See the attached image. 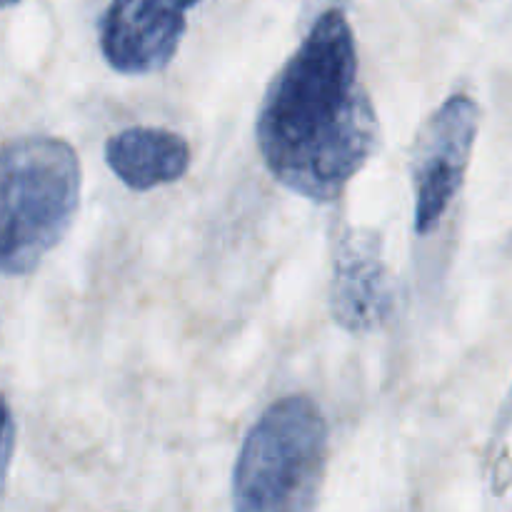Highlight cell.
<instances>
[{
    "label": "cell",
    "instance_id": "6da1fadb",
    "mask_svg": "<svg viewBox=\"0 0 512 512\" xmlns=\"http://www.w3.org/2000/svg\"><path fill=\"white\" fill-rule=\"evenodd\" d=\"M258 148L280 185L333 203L378 148V115L360 80L358 48L340 5L323 10L285 60L258 110Z\"/></svg>",
    "mask_w": 512,
    "mask_h": 512
},
{
    "label": "cell",
    "instance_id": "7a4b0ae2",
    "mask_svg": "<svg viewBox=\"0 0 512 512\" xmlns=\"http://www.w3.org/2000/svg\"><path fill=\"white\" fill-rule=\"evenodd\" d=\"M328 423L308 395L270 405L233 470V512H315L328 468Z\"/></svg>",
    "mask_w": 512,
    "mask_h": 512
},
{
    "label": "cell",
    "instance_id": "3957f363",
    "mask_svg": "<svg viewBox=\"0 0 512 512\" xmlns=\"http://www.w3.org/2000/svg\"><path fill=\"white\" fill-rule=\"evenodd\" d=\"M0 265L23 278L63 240L80 203V163L73 145L53 135H25L3 150Z\"/></svg>",
    "mask_w": 512,
    "mask_h": 512
},
{
    "label": "cell",
    "instance_id": "277c9868",
    "mask_svg": "<svg viewBox=\"0 0 512 512\" xmlns=\"http://www.w3.org/2000/svg\"><path fill=\"white\" fill-rule=\"evenodd\" d=\"M478 125V103L470 95L455 93L420 128L410 155L415 230L420 235L433 233L463 188Z\"/></svg>",
    "mask_w": 512,
    "mask_h": 512
},
{
    "label": "cell",
    "instance_id": "5b68a950",
    "mask_svg": "<svg viewBox=\"0 0 512 512\" xmlns=\"http://www.w3.org/2000/svg\"><path fill=\"white\" fill-rule=\"evenodd\" d=\"M200 0H110L100 18V50L123 75H150L175 58Z\"/></svg>",
    "mask_w": 512,
    "mask_h": 512
},
{
    "label": "cell",
    "instance_id": "8992f818",
    "mask_svg": "<svg viewBox=\"0 0 512 512\" xmlns=\"http://www.w3.org/2000/svg\"><path fill=\"white\" fill-rule=\"evenodd\" d=\"M330 310L353 335L378 330L395 310V283L383 258V240L370 230H343L335 243Z\"/></svg>",
    "mask_w": 512,
    "mask_h": 512
},
{
    "label": "cell",
    "instance_id": "52a82bcc",
    "mask_svg": "<svg viewBox=\"0 0 512 512\" xmlns=\"http://www.w3.org/2000/svg\"><path fill=\"white\" fill-rule=\"evenodd\" d=\"M105 160L130 190L145 193L175 183L188 173L190 145L173 130L135 125L105 143Z\"/></svg>",
    "mask_w": 512,
    "mask_h": 512
},
{
    "label": "cell",
    "instance_id": "ba28073f",
    "mask_svg": "<svg viewBox=\"0 0 512 512\" xmlns=\"http://www.w3.org/2000/svg\"><path fill=\"white\" fill-rule=\"evenodd\" d=\"M15 3H20V0H3L5 8H10V5H15Z\"/></svg>",
    "mask_w": 512,
    "mask_h": 512
}]
</instances>
